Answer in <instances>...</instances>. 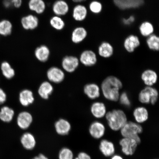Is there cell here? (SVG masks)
Here are the masks:
<instances>
[{
	"instance_id": "cell-1",
	"label": "cell",
	"mask_w": 159,
	"mask_h": 159,
	"mask_svg": "<svg viewBox=\"0 0 159 159\" xmlns=\"http://www.w3.org/2000/svg\"><path fill=\"white\" fill-rule=\"evenodd\" d=\"M122 87L120 80L112 75L107 77L103 80L101 85V89L105 98L116 102L119 100L120 90Z\"/></svg>"
},
{
	"instance_id": "cell-2",
	"label": "cell",
	"mask_w": 159,
	"mask_h": 159,
	"mask_svg": "<svg viewBox=\"0 0 159 159\" xmlns=\"http://www.w3.org/2000/svg\"><path fill=\"white\" fill-rule=\"evenodd\" d=\"M105 117L109 128L114 131H120L128 121L126 114L120 109L107 112Z\"/></svg>"
},
{
	"instance_id": "cell-3",
	"label": "cell",
	"mask_w": 159,
	"mask_h": 159,
	"mask_svg": "<svg viewBox=\"0 0 159 159\" xmlns=\"http://www.w3.org/2000/svg\"><path fill=\"white\" fill-rule=\"evenodd\" d=\"M120 131L123 138L134 139L138 144L141 143L139 135L142 133L143 128L140 124L132 121H128Z\"/></svg>"
},
{
	"instance_id": "cell-4",
	"label": "cell",
	"mask_w": 159,
	"mask_h": 159,
	"mask_svg": "<svg viewBox=\"0 0 159 159\" xmlns=\"http://www.w3.org/2000/svg\"><path fill=\"white\" fill-rule=\"evenodd\" d=\"M158 92L152 86H147L141 91L139 95V100L143 104H156L158 98Z\"/></svg>"
},
{
	"instance_id": "cell-5",
	"label": "cell",
	"mask_w": 159,
	"mask_h": 159,
	"mask_svg": "<svg viewBox=\"0 0 159 159\" xmlns=\"http://www.w3.org/2000/svg\"><path fill=\"white\" fill-rule=\"evenodd\" d=\"M115 7L125 11L139 8L143 5L144 0H112Z\"/></svg>"
},
{
	"instance_id": "cell-6",
	"label": "cell",
	"mask_w": 159,
	"mask_h": 159,
	"mask_svg": "<svg viewBox=\"0 0 159 159\" xmlns=\"http://www.w3.org/2000/svg\"><path fill=\"white\" fill-rule=\"evenodd\" d=\"M20 23L22 27L25 30L33 31L39 27V20L35 15L29 14L21 17Z\"/></svg>"
},
{
	"instance_id": "cell-7",
	"label": "cell",
	"mask_w": 159,
	"mask_h": 159,
	"mask_svg": "<svg viewBox=\"0 0 159 159\" xmlns=\"http://www.w3.org/2000/svg\"><path fill=\"white\" fill-rule=\"evenodd\" d=\"M119 144L123 153L126 156H132L136 152L139 144L134 139L126 138L121 139Z\"/></svg>"
},
{
	"instance_id": "cell-8",
	"label": "cell",
	"mask_w": 159,
	"mask_h": 159,
	"mask_svg": "<svg viewBox=\"0 0 159 159\" xmlns=\"http://www.w3.org/2000/svg\"><path fill=\"white\" fill-rule=\"evenodd\" d=\"M89 10L86 6L82 3L76 4L72 11V17L77 22H82L87 18Z\"/></svg>"
},
{
	"instance_id": "cell-9",
	"label": "cell",
	"mask_w": 159,
	"mask_h": 159,
	"mask_svg": "<svg viewBox=\"0 0 159 159\" xmlns=\"http://www.w3.org/2000/svg\"><path fill=\"white\" fill-rule=\"evenodd\" d=\"M52 10L55 15L63 17L69 13L70 7L65 0H56L52 6Z\"/></svg>"
},
{
	"instance_id": "cell-10",
	"label": "cell",
	"mask_w": 159,
	"mask_h": 159,
	"mask_svg": "<svg viewBox=\"0 0 159 159\" xmlns=\"http://www.w3.org/2000/svg\"><path fill=\"white\" fill-rule=\"evenodd\" d=\"M106 128L104 124L99 121H94L91 123L89 128L91 136L95 139H100L104 136Z\"/></svg>"
},
{
	"instance_id": "cell-11",
	"label": "cell",
	"mask_w": 159,
	"mask_h": 159,
	"mask_svg": "<svg viewBox=\"0 0 159 159\" xmlns=\"http://www.w3.org/2000/svg\"><path fill=\"white\" fill-rule=\"evenodd\" d=\"M87 30L83 26H78L75 27L71 31V40L75 44L82 43L88 36Z\"/></svg>"
},
{
	"instance_id": "cell-12",
	"label": "cell",
	"mask_w": 159,
	"mask_h": 159,
	"mask_svg": "<svg viewBox=\"0 0 159 159\" xmlns=\"http://www.w3.org/2000/svg\"><path fill=\"white\" fill-rule=\"evenodd\" d=\"M141 44L140 39L138 35L130 34L124 39V47L129 53L134 52L135 49L140 46Z\"/></svg>"
},
{
	"instance_id": "cell-13",
	"label": "cell",
	"mask_w": 159,
	"mask_h": 159,
	"mask_svg": "<svg viewBox=\"0 0 159 159\" xmlns=\"http://www.w3.org/2000/svg\"><path fill=\"white\" fill-rule=\"evenodd\" d=\"M80 60L85 66H92L97 62V55L94 51L91 50H86L81 53Z\"/></svg>"
},
{
	"instance_id": "cell-14",
	"label": "cell",
	"mask_w": 159,
	"mask_h": 159,
	"mask_svg": "<svg viewBox=\"0 0 159 159\" xmlns=\"http://www.w3.org/2000/svg\"><path fill=\"white\" fill-rule=\"evenodd\" d=\"M28 7L30 11L37 15L44 13L47 8V5L44 0H29Z\"/></svg>"
},
{
	"instance_id": "cell-15",
	"label": "cell",
	"mask_w": 159,
	"mask_h": 159,
	"mask_svg": "<svg viewBox=\"0 0 159 159\" xmlns=\"http://www.w3.org/2000/svg\"><path fill=\"white\" fill-rule=\"evenodd\" d=\"M99 150L103 156L106 157H111L115 154V147L113 143L107 139H103L99 144Z\"/></svg>"
},
{
	"instance_id": "cell-16",
	"label": "cell",
	"mask_w": 159,
	"mask_h": 159,
	"mask_svg": "<svg viewBox=\"0 0 159 159\" xmlns=\"http://www.w3.org/2000/svg\"><path fill=\"white\" fill-rule=\"evenodd\" d=\"M47 75L50 81L56 83L61 82L65 78L64 72L57 67L50 68L47 71Z\"/></svg>"
},
{
	"instance_id": "cell-17",
	"label": "cell",
	"mask_w": 159,
	"mask_h": 159,
	"mask_svg": "<svg viewBox=\"0 0 159 159\" xmlns=\"http://www.w3.org/2000/svg\"><path fill=\"white\" fill-rule=\"evenodd\" d=\"M77 57L73 56L66 57L63 59L62 66L66 71L69 73L74 72L79 65Z\"/></svg>"
},
{
	"instance_id": "cell-18",
	"label": "cell",
	"mask_w": 159,
	"mask_h": 159,
	"mask_svg": "<svg viewBox=\"0 0 159 159\" xmlns=\"http://www.w3.org/2000/svg\"><path fill=\"white\" fill-rule=\"evenodd\" d=\"M90 111L93 116L97 119L104 118L107 113L106 106L104 103L100 102L93 103L91 105Z\"/></svg>"
},
{
	"instance_id": "cell-19",
	"label": "cell",
	"mask_w": 159,
	"mask_h": 159,
	"mask_svg": "<svg viewBox=\"0 0 159 159\" xmlns=\"http://www.w3.org/2000/svg\"><path fill=\"white\" fill-rule=\"evenodd\" d=\"M141 78L147 86H152L157 83L158 75L154 70L148 69L142 73Z\"/></svg>"
},
{
	"instance_id": "cell-20",
	"label": "cell",
	"mask_w": 159,
	"mask_h": 159,
	"mask_svg": "<svg viewBox=\"0 0 159 159\" xmlns=\"http://www.w3.org/2000/svg\"><path fill=\"white\" fill-rule=\"evenodd\" d=\"M133 116L136 122L139 124H143L148 120L149 118L148 111L144 107H138L134 109Z\"/></svg>"
},
{
	"instance_id": "cell-21",
	"label": "cell",
	"mask_w": 159,
	"mask_h": 159,
	"mask_svg": "<svg viewBox=\"0 0 159 159\" xmlns=\"http://www.w3.org/2000/svg\"><path fill=\"white\" fill-rule=\"evenodd\" d=\"M32 122L33 117L28 112L20 113L17 117V125L20 128L23 130L28 128Z\"/></svg>"
},
{
	"instance_id": "cell-22",
	"label": "cell",
	"mask_w": 159,
	"mask_h": 159,
	"mask_svg": "<svg viewBox=\"0 0 159 159\" xmlns=\"http://www.w3.org/2000/svg\"><path fill=\"white\" fill-rule=\"evenodd\" d=\"M84 92L88 98L91 99L98 98L100 95V88L95 83H89L85 85Z\"/></svg>"
},
{
	"instance_id": "cell-23",
	"label": "cell",
	"mask_w": 159,
	"mask_h": 159,
	"mask_svg": "<svg viewBox=\"0 0 159 159\" xmlns=\"http://www.w3.org/2000/svg\"><path fill=\"white\" fill-rule=\"evenodd\" d=\"M114 52V47L108 42H102L98 47V54L100 56L104 58H109L112 57Z\"/></svg>"
},
{
	"instance_id": "cell-24",
	"label": "cell",
	"mask_w": 159,
	"mask_h": 159,
	"mask_svg": "<svg viewBox=\"0 0 159 159\" xmlns=\"http://www.w3.org/2000/svg\"><path fill=\"white\" fill-rule=\"evenodd\" d=\"M139 30L142 36L147 38L154 34V26L150 21H144L139 25Z\"/></svg>"
},
{
	"instance_id": "cell-25",
	"label": "cell",
	"mask_w": 159,
	"mask_h": 159,
	"mask_svg": "<svg viewBox=\"0 0 159 159\" xmlns=\"http://www.w3.org/2000/svg\"><path fill=\"white\" fill-rule=\"evenodd\" d=\"M56 132L61 135L68 134L71 129V125L68 121L64 119H60L57 121L55 124Z\"/></svg>"
},
{
	"instance_id": "cell-26",
	"label": "cell",
	"mask_w": 159,
	"mask_h": 159,
	"mask_svg": "<svg viewBox=\"0 0 159 159\" xmlns=\"http://www.w3.org/2000/svg\"><path fill=\"white\" fill-rule=\"evenodd\" d=\"M34 101L32 92L29 89L22 91L19 94V101L23 106L27 107L32 104Z\"/></svg>"
},
{
	"instance_id": "cell-27",
	"label": "cell",
	"mask_w": 159,
	"mask_h": 159,
	"mask_svg": "<svg viewBox=\"0 0 159 159\" xmlns=\"http://www.w3.org/2000/svg\"><path fill=\"white\" fill-rule=\"evenodd\" d=\"M13 30V24L9 20L3 19L0 20V35L9 36L11 35Z\"/></svg>"
},
{
	"instance_id": "cell-28",
	"label": "cell",
	"mask_w": 159,
	"mask_h": 159,
	"mask_svg": "<svg viewBox=\"0 0 159 159\" xmlns=\"http://www.w3.org/2000/svg\"><path fill=\"white\" fill-rule=\"evenodd\" d=\"M21 142L24 148L28 150H32L36 145L34 136L29 133H26L23 134L21 139Z\"/></svg>"
},
{
	"instance_id": "cell-29",
	"label": "cell",
	"mask_w": 159,
	"mask_h": 159,
	"mask_svg": "<svg viewBox=\"0 0 159 159\" xmlns=\"http://www.w3.org/2000/svg\"><path fill=\"white\" fill-rule=\"evenodd\" d=\"M51 27L55 30L61 31L65 28L66 23L62 17L54 15L51 17L49 20Z\"/></svg>"
},
{
	"instance_id": "cell-30",
	"label": "cell",
	"mask_w": 159,
	"mask_h": 159,
	"mask_svg": "<svg viewBox=\"0 0 159 159\" xmlns=\"http://www.w3.org/2000/svg\"><path fill=\"white\" fill-rule=\"evenodd\" d=\"M50 52L48 47L45 45H42L35 49V55L39 61L45 62L48 59Z\"/></svg>"
},
{
	"instance_id": "cell-31",
	"label": "cell",
	"mask_w": 159,
	"mask_h": 159,
	"mask_svg": "<svg viewBox=\"0 0 159 159\" xmlns=\"http://www.w3.org/2000/svg\"><path fill=\"white\" fill-rule=\"evenodd\" d=\"M53 87L50 83L47 81H45L39 86L38 92L39 94L44 99H47L49 98L53 91Z\"/></svg>"
},
{
	"instance_id": "cell-32",
	"label": "cell",
	"mask_w": 159,
	"mask_h": 159,
	"mask_svg": "<svg viewBox=\"0 0 159 159\" xmlns=\"http://www.w3.org/2000/svg\"><path fill=\"white\" fill-rule=\"evenodd\" d=\"M14 111L7 106L2 107L0 111V119L4 122H9L12 120Z\"/></svg>"
},
{
	"instance_id": "cell-33",
	"label": "cell",
	"mask_w": 159,
	"mask_h": 159,
	"mask_svg": "<svg viewBox=\"0 0 159 159\" xmlns=\"http://www.w3.org/2000/svg\"><path fill=\"white\" fill-rule=\"evenodd\" d=\"M2 74L6 79H11L15 75V71L7 61H3L1 66Z\"/></svg>"
},
{
	"instance_id": "cell-34",
	"label": "cell",
	"mask_w": 159,
	"mask_h": 159,
	"mask_svg": "<svg viewBox=\"0 0 159 159\" xmlns=\"http://www.w3.org/2000/svg\"><path fill=\"white\" fill-rule=\"evenodd\" d=\"M146 43L149 48L152 50L158 51L159 50V37L155 34L147 37Z\"/></svg>"
},
{
	"instance_id": "cell-35",
	"label": "cell",
	"mask_w": 159,
	"mask_h": 159,
	"mask_svg": "<svg viewBox=\"0 0 159 159\" xmlns=\"http://www.w3.org/2000/svg\"><path fill=\"white\" fill-rule=\"evenodd\" d=\"M88 10L93 14L99 15L103 11V5L98 0H93L89 3Z\"/></svg>"
},
{
	"instance_id": "cell-36",
	"label": "cell",
	"mask_w": 159,
	"mask_h": 159,
	"mask_svg": "<svg viewBox=\"0 0 159 159\" xmlns=\"http://www.w3.org/2000/svg\"><path fill=\"white\" fill-rule=\"evenodd\" d=\"M59 159H73V153L70 149L63 148L59 152Z\"/></svg>"
},
{
	"instance_id": "cell-37",
	"label": "cell",
	"mask_w": 159,
	"mask_h": 159,
	"mask_svg": "<svg viewBox=\"0 0 159 159\" xmlns=\"http://www.w3.org/2000/svg\"><path fill=\"white\" fill-rule=\"evenodd\" d=\"M119 100L120 101L121 104L124 105L125 106L130 107L131 105V102L126 93L124 92L120 95Z\"/></svg>"
},
{
	"instance_id": "cell-38",
	"label": "cell",
	"mask_w": 159,
	"mask_h": 159,
	"mask_svg": "<svg viewBox=\"0 0 159 159\" xmlns=\"http://www.w3.org/2000/svg\"><path fill=\"white\" fill-rule=\"evenodd\" d=\"M136 20V17L134 15H130L129 17H124L122 20V22L125 25H130L134 23Z\"/></svg>"
},
{
	"instance_id": "cell-39",
	"label": "cell",
	"mask_w": 159,
	"mask_h": 159,
	"mask_svg": "<svg viewBox=\"0 0 159 159\" xmlns=\"http://www.w3.org/2000/svg\"><path fill=\"white\" fill-rule=\"evenodd\" d=\"M12 6V7L16 9H19L22 5L23 0H9Z\"/></svg>"
},
{
	"instance_id": "cell-40",
	"label": "cell",
	"mask_w": 159,
	"mask_h": 159,
	"mask_svg": "<svg viewBox=\"0 0 159 159\" xmlns=\"http://www.w3.org/2000/svg\"><path fill=\"white\" fill-rule=\"evenodd\" d=\"M7 99V95L4 91L0 88V105L4 103Z\"/></svg>"
},
{
	"instance_id": "cell-41",
	"label": "cell",
	"mask_w": 159,
	"mask_h": 159,
	"mask_svg": "<svg viewBox=\"0 0 159 159\" xmlns=\"http://www.w3.org/2000/svg\"><path fill=\"white\" fill-rule=\"evenodd\" d=\"M75 159H92L89 154L85 152H80L78 156Z\"/></svg>"
},
{
	"instance_id": "cell-42",
	"label": "cell",
	"mask_w": 159,
	"mask_h": 159,
	"mask_svg": "<svg viewBox=\"0 0 159 159\" xmlns=\"http://www.w3.org/2000/svg\"><path fill=\"white\" fill-rule=\"evenodd\" d=\"M2 4L3 7L6 9H9L12 7L11 3H10L9 0H3Z\"/></svg>"
},
{
	"instance_id": "cell-43",
	"label": "cell",
	"mask_w": 159,
	"mask_h": 159,
	"mask_svg": "<svg viewBox=\"0 0 159 159\" xmlns=\"http://www.w3.org/2000/svg\"><path fill=\"white\" fill-rule=\"evenodd\" d=\"M111 159H124L120 155L114 154L111 157Z\"/></svg>"
},
{
	"instance_id": "cell-44",
	"label": "cell",
	"mask_w": 159,
	"mask_h": 159,
	"mask_svg": "<svg viewBox=\"0 0 159 159\" xmlns=\"http://www.w3.org/2000/svg\"><path fill=\"white\" fill-rule=\"evenodd\" d=\"M33 159H48L44 155L42 154H40L39 156L35 157Z\"/></svg>"
},
{
	"instance_id": "cell-45",
	"label": "cell",
	"mask_w": 159,
	"mask_h": 159,
	"mask_svg": "<svg viewBox=\"0 0 159 159\" xmlns=\"http://www.w3.org/2000/svg\"><path fill=\"white\" fill-rule=\"evenodd\" d=\"M86 1L87 0H71L73 3L75 4L82 3Z\"/></svg>"
}]
</instances>
